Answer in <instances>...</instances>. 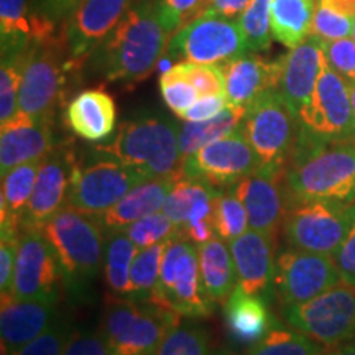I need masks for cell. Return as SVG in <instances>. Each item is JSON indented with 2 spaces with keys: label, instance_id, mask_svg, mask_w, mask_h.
I'll return each instance as SVG.
<instances>
[{
  "label": "cell",
  "instance_id": "1",
  "mask_svg": "<svg viewBox=\"0 0 355 355\" xmlns=\"http://www.w3.org/2000/svg\"><path fill=\"white\" fill-rule=\"evenodd\" d=\"M170 33L159 20L155 0L128 8L123 19L92 53V66L110 83L139 84L153 73Z\"/></svg>",
  "mask_w": 355,
  "mask_h": 355
},
{
  "label": "cell",
  "instance_id": "2",
  "mask_svg": "<svg viewBox=\"0 0 355 355\" xmlns=\"http://www.w3.org/2000/svg\"><path fill=\"white\" fill-rule=\"evenodd\" d=\"M291 206L301 201L355 202V140L324 144L301 132L285 171Z\"/></svg>",
  "mask_w": 355,
  "mask_h": 355
},
{
  "label": "cell",
  "instance_id": "3",
  "mask_svg": "<svg viewBox=\"0 0 355 355\" xmlns=\"http://www.w3.org/2000/svg\"><path fill=\"white\" fill-rule=\"evenodd\" d=\"M42 234L58 257L66 290L73 298H84L104 270L107 232L99 217L64 206Z\"/></svg>",
  "mask_w": 355,
  "mask_h": 355
},
{
  "label": "cell",
  "instance_id": "4",
  "mask_svg": "<svg viewBox=\"0 0 355 355\" xmlns=\"http://www.w3.org/2000/svg\"><path fill=\"white\" fill-rule=\"evenodd\" d=\"M180 123L155 110H140L122 122L112 141L96 145L101 152L140 168L153 178L180 176Z\"/></svg>",
  "mask_w": 355,
  "mask_h": 355
},
{
  "label": "cell",
  "instance_id": "5",
  "mask_svg": "<svg viewBox=\"0 0 355 355\" xmlns=\"http://www.w3.org/2000/svg\"><path fill=\"white\" fill-rule=\"evenodd\" d=\"M175 311L109 295L99 331L114 355H153L168 332L181 322Z\"/></svg>",
  "mask_w": 355,
  "mask_h": 355
},
{
  "label": "cell",
  "instance_id": "6",
  "mask_svg": "<svg viewBox=\"0 0 355 355\" xmlns=\"http://www.w3.org/2000/svg\"><path fill=\"white\" fill-rule=\"evenodd\" d=\"M148 180V175L140 168L91 146L83 158H78L68 206L99 217Z\"/></svg>",
  "mask_w": 355,
  "mask_h": 355
},
{
  "label": "cell",
  "instance_id": "7",
  "mask_svg": "<svg viewBox=\"0 0 355 355\" xmlns=\"http://www.w3.org/2000/svg\"><path fill=\"white\" fill-rule=\"evenodd\" d=\"M79 66L71 60L66 42L48 38L26 50L19 89V110L38 121H51L63 101L68 73Z\"/></svg>",
  "mask_w": 355,
  "mask_h": 355
},
{
  "label": "cell",
  "instance_id": "8",
  "mask_svg": "<svg viewBox=\"0 0 355 355\" xmlns=\"http://www.w3.org/2000/svg\"><path fill=\"white\" fill-rule=\"evenodd\" d=\"M150 303L189 319L207 318L214 311V303L207 298L201 283L198 245L181 230L166 242L158 285Z\"/></svg>",
  "mask_w": 355,
  "mask_h": 355
},
{
  "label": "cell",
  "instance_id": "9",
  "mask_svg": "<svg viewBox=\"0 0 355 355\" xmlns=\"http://www.w3.org/2000/svg\"><path fill=\"white\" fill-rule=\"evenodd\" d=\"M241 127L261 166H288L300 135V121L278 89L263 92L248 105Z\"/></svg>",
  "mask_w": 355,
  "mask_h": 355
},
{
  "label": "cell",
  "instance_id": "10",
  "mask_svg": "<svg viewBox=\"0 0 355 355\" xmlns=\"http://www.w3.org/2000/svg\"><path fill=\"white\" fill-rule=\"evenodd\" d=\"M355 224V202L301 201L293 204L283 222L288 247L332 255Z\"/></svg>",
  "mask_w": 355,
  "mask_h": 355
},
{
  "label": "cell",
  "instance_id": "11",
  "mask_svg": "<svg viewBox=\"0 0 355 355\" xmlns=\"http://www.w3.org/2000/svg\"><path fill=\"white\" fill-rule=\"evenodd\" d=\"M288 326L324 347L355 339V286L340 282L303 304L282 309Z\"/></svg>",
  "mask_w": 355,
  "mask_h": 355
},
{
  "label": "cell",
  "instance_id": "12",
  "mask_svg": "<svg viewBox=\"0 0 355 355\" xmlns=\"http://www.w3.org/2000/svg\"><path fill=\"white\" fill-rule=\"evenodd\" d=\"M301 132L324 144L355 140V115L349 84L324 58L311 99L298 114Z\"/></svg>",
  "mask_w": 355,
  "mask_h": 355
},
{
  "label": "cell",
  "instance_id": "13",
  "mask_svg": "<svg viewBox=\"0 0 355 355\" xmlns=\"http://www.w3.org/2000/svg\"><path fill=\"white\" fill-rule=\"evenodd\" d=\"M248 51L239 21L207 10L178 30L168 44V56L176 61L222 66Z\"/></svg>",
  "mask_w": 355,
  "mask_h": 355
},
{
  "label": "cell",
  "instance_id": "14",
  "mask_svg": "<svg viewBox=\"0 0 355 355\" xmlns=\"http://www.w3.org/2000/svg\"><path fill=\"white\" fill-rule=\"evenodd\" d=\"M261 166V162L248 144L242 127L222 139L211 141L181 165V180L196 181L214 189H232Z\"/></svg>",
  "mask_w": 355,
  "mask_h": 355
},
{
  "label": "cell",
  "instance_id": "15",
  "mask_svg": "<svg viewBox=\"0 0 355 355\" xmlns=\"http://www.w3.org/2000/svg\"><path fill=\"white\" fill-rule=\"evenodd\" d=\"M340 282L332 255L288 247L277 257L273 288L279 309L303 304Z\"/></svg>",
  "mask_w": 355,
  "mask_h": 355
},
{
  "label": "cell",
  "instance_id": "16",
  "mask_svg": "<svg viewBox=\"0 0 355 355\" xmlns=\"http://www.w3.org/2000/svg\"><path fill=\"white\" fill-rule=\"evenodd\" d=\"M64 285L60 261L51 243L40 230H24L17 248L15 273L10 295L15 300H60Z\"/></svg>",
  "mask_w": 355,
  "mask_h": 355
},
{
  "label": "cell",
  "instance_id": "17",
  "mask_svg": "<svg viewBox=\"0 0 355 355\" xmlns=\"http://www.w3.org/2000/svg\"><path fill=\"white\" fill-rule=\"evenodd\" d=\"M78 158L71 144L58 145L50 155L42 159L37 183L21 217L24 230H40L68 206L71 181Z\"/></svg>",
  "mask_w": 355,
  "mask_h": 355
},
{
  "label": "cell",
  "instance_id": "18",
  "mask_svg": "<svg viewBox=\"0 0 355 355\" xmlns=\"http://www.w3.org/2000/svg\"><path fill=\"white\" fill-rule=\"evenodd\" d=\"M286 168L260 166L235 186L234 191L245 206L248 227L278 237L291 202L285 183Z\"/></svg>",
  "mask_w": 355,
  "mask_h": 355
},
{
  "label": "cell",
  "instance_id": "19",
  "mask_svg": "<svg viewBox=\"0 0 355 355\" xmlns=\"http://www.w3.org/2000/svg\"><path fill=\"white\" fill-rule=\"evenodd\" d=\"M130 3L132 0H79L64 28L71 60L81 66L119 25Z\"/></svg>",
  "mask_w": 355,
  "mask_h": 355
},
{
  "label": "cell",
  "instance_id": "20",
  "mask_svg": "<svg viewBox=\"0 0 355 355\" xmlns=\"http://www.w3.org/2000/svg\"><path fill=\"white\" fill-rule=\"evenodd\" d=\"M277 239L257 230H247L230 242V252L237 270V285L248 295L268 300L277 266Z\"/></svg>",
  "mask_w": 355,
  "mask_h": 355
},
{
  "label": "cell",
  "instance_id": "21",
  "mask_svg": "<svg viewBox=\"0 0 355 355\" xmlns=\"http://www.w3.org/2000/svg\"><path fill=\"white\" fill-rule=\"evenodd\" d=\"M58 146L51 121H38L20 112L0 128V171L40 162Z\"/></svg>",
  "mask_w": 355,
  "mask_h": 355
},
{
  "label": "cell",
  "instance_id": "22",
  "mask_svg": "<svg viewBox=\"0 0 355 355\" xmlns=\"http://www.w3.org/2000/svg\"><path fill=\"white\" fill-rule=\"evenodd\" d=\"M56 301L15 300L10 293H2L0 308V336L12 352L24 347L58 319Z\"/></svg>",
  "mask_w": 355,
  "mask_h": 355
},
{
  "label": "cell",
  "instance_id": "23",
  "mask_svg": "<svg viewBox=\"0 0 355 355\" xmlns=\"http://www.w3.org/2000/svg\"><path fill=\"white\" fill-rule=\"evenodd\" d=\"M324 61L322 40L311 35L282 58L278 91L296 115L311 99Z\"/></svg>",
  "mask_w": 355,
  "mask_h": 355
},
{
  "label": "cell",
  "instance_id": "24",
  "mask_svg": "<svg viewBox=\"0 0 355 355\" xmlns=\"http://www.w3.org/2000/svg\"><path fill=\"white\" fill-rule=\"evenodd\" d=\"M222 69L225 76L227 104L248 107L263 92L278 89L282 58L268 61L261 56L245 53L222 64Z\"/></svg>",
  "mask_w": 355,
  "mask_h": 355
},
{
  "label": "cell",
  "instance_id": "25",
  "mask_svg": "<svg viewBox=\"0 0 355 355\" xmlns=\"http://www.w3.org/2000/svg\"><path fill=\"white\" fill-rule=\"evenodd\" d=\"M224 324L234 344L250 349L282 322L273 318L265 298L248 295L237 285L224 303Z\"/></svg>",
  "mask_w": 355,
  "mask_h": 355
},
{
  "label": "cell",
  "instance_id": "26",
  "mask_svg": "<svg viewBox=\"0 0 355 355\" xmlns=\"http://www.w3.org/2000/svg\"><path fill=\"white\" fill-rule=\"evenodd\" d=\"M64 122L74 135L86 141L109 139L117 122V109L112 96L102 87L79 92L64 110Z\"/></svg>",
  "mask_w": 355,
  "mask_h": 355
},
{
  "label": "cell",
  "instance_id": "27",
  "mask_svg": "<svg viewBox=\"0 0 355 355\" xmlns=\"http://www.w3.org/2000/svg\"><path fill=\"white\" fill-rule=\"evenodd\" d=\"M180 176L153 178L133 188L127 196L99 216V220L105 232H123L128 225L141 217L155 214L163 209L168 194L171 193Z\"/></svg>",
  "mask_w": 355,
  "mask_h": 355
},
{
  "label": "cell",
  "instance_id": "28",
  "mask_svg": "<svg viewBox=\"0 0 355 355\" xmlns=\"http://www.w3.org/2000/svg\"><path fill=\"white\" fill-rule=\"evenodd\" d=\"M55 21L30 13L26 0H0V38L2 55L24 53L35 42L53 38Z\"/></svg>",
  "mask_w": 355,
  "mask_h": 355
},
{
  "label": "cell",
  "instance_id": "29",
  "mask_svg": "<svg viewBox=\"0 0 355 355\" xmlns=\"http://www.w3.org/2000/svg\"><path fill=\"white\" fill-rule=\"evenodd\" d=\"M40 162L24 163L12 168L2 176V196H0V235L3 237H20L21 217L32 196Z\"/></svg>",
  "mask_w": 355,
  "mask_h": 355
},
{
  "label": "cell",
  "instance_id": "30",
  "mask_svg": "<svg viewBox=\"0 0 355 355\" xmlns=\"http://www.w3.org/2000/svg\"><path fill=\"white\" fill-rule=\"evenodd\" d=\"M199 273L207 298L214 304H224L237 286V270L230 248L220 237L199 243Z\"/></svg>",
  "mask_w": 355,
  "mask_h": 355
},
{
  "label": "cell",
  "instance_id": "31",
  "mask_svg": "<svg viewBox=\"0 0 355 355\" xmlns=\"http://www.w3.org/2000/svg\"><path fill=\"white\" fill-rule=\"evenodd\" d=\"M314 12L316 0H273V38L288 48H296L311 33Z\"/></svg>",
  "mask_w": 355,
  "mask_h": 355
},
{
  "label": "cell",
  "instance_id": "32",
  "mask_svg": "<svg viewBox=\"0 0 355 355\" xmlns=\"http://www.w3.org/2000/svg\"><path fill=\"white\" fill-rule=\"evenodd\" d=\"M245 112L247 107L227 104V107L209 121L186 122L184 125H181L180 130L181 157L183 159L188 158L189 155L196 153L198 150L209 145L211 141L219 140L222 137L237 130L243 117H245Z\"/></svg>",
  "mask_w": 355,
  "mask_h": 355
},
{
  "label": "cell",
  "instance_id": "33",
  "mask_svg": "<svg viewBox=\"0 0 355 355\" xmlns=\"http://www.w3.org/2000/svg\"><path fill=\"white\" fill-rule=\"evenodd\" d=\"M137 248L125 232H107L105 239L104 278L109 295L117 298L130 296V268L135 259Z\"/></svg>",
  "mask_w": 355,
  "mask_h": 355
},
{
  "label": "cell",
  "instance_id": "34",
  "mask_svg": "<svg viewBox=\"0 0 355 355\" xmlns=\"http://www.w3.org/2000/svg\"><path fill=\"white\" fill-rule=\"evenodd\" d=\"M166 242L139 248L130 268V296L128 300L150 303L155 288L158 285L162 260L165 254Z\"/></svg>",
  "mask_w": 355,
  "mask_h": 355
},
{
  "label": "cell",
  "instance_id": "35",
  "mask_svg": "<svg viewBox=\"0 0 355 355\" xmlns=\"http://www.w3.org/2000/svg\"><path fill=\"white\" fill-rule=\"evenodd\" d=\"M326 349L311 337L282 324L273 327L260 343L247 349L245 355H324Z\"/></svg>",
  "mask_w": 355,
  "mask_h": 355
},
{
  "label": "cell",
  "instance_id": "36",
  "mask_svg": "<svg viewBox=\"0 0 355 355\" xmlns=\"http://www.w3.org/2000/svg\"><path fill=\"white\" fill-rule=\"evenodd\" d=\"M220 193V189H214L207 184L181 180L180 178V181L175 184V188L168 194L166 201L163 204V214L170 217L173 224L181 230L199 201L207 198H216Z\"/></svg>",
  "mask_w": 355,
  "mask_h": 355
},
{
  "label": "cell",
  "instance_id": "37",
  "mask_svg": "<svg viewBox=\"0 0 355 355\" xmlns=\"http://www.w3.org/2000/svg\"><path fill=\"white\" fill-rule=\"evenodd\" d=\"M212 219H214L216 235L222 241L232 242L247 232L248 214L243 202L235 194L234 188L222 191L214 199L212 206Z\"/></svg>",
  "mask_w": 355,
  "mask_h": 355
},
{
  "label": "cell",
  "instance_id": "38",
  "mask_svg": "<svg viewBox=\"0 0 355 355\" xmlns=\"http://www.w3.org/2000/svg\"><path fill=\"white\" fill-rule=\"evenodd\" d=\"M153 355H212L207 331L199 324H178L168 332Z\"/></svg>",
  "mask_w": 355,
  "mask_h": 355
},
{
  "label": "cell",
  "instance_id": "39",
  "mask_svg": "<svg viewBox=\"0 0 355 355\" xmlns=\"http://www.w3.org/2000/svg\"><path fill=\"white\" fill-rule=\"evenodd\" d=\"M272 3L273 0H252L239 19L248 51L268 50L272 44Z\"/></svg>",
  "mask_w": 355,
  "mask_h": 355
},
{
  "label": "cell",
  "instance_id": "40",
  "mask_svg": "<svg viewBox=\"0 0 355 355\" xmlns=\"http://www.w3.org/2000/svg\"><path fill=\"white\" fill-rule=\"evenodd\" d=\"M24 53H6L2 55L0 68V122L12 121L19 114V89L24 71Z\"/></svg>",
  "mask_w": 355,
  "mask_h": 355
},
{
  "label": "cell",
  "instance_id": "41",
  "mask_svg": "<svg viewBox=\"0 0 355 355\" xmlns=\"http://www.w3.org/2000/svg\"><path fill=\"white\" fill-rule=\"evenodd\" d=\"M159 91H162V97L165 101L166 107L171 112H175L180 119L201 97L198 89L178 71L176 66H171L170 69L162 73V78H159Z\"/></svg>",
  "mask_w": 355,
  "mask_h": 355
},
{
  "label": "cell",
  "instance_id": "42",
  "mask_svg": "<svg viewBox=\"0 0 355 355\" xmlns=\"http://www.w3.org/2000/svg\"><path fill=\"white\" fill-rule=\"evenodd\" d=\"M123 232L135 243L137 248H145L155 245V243L168 242L173 235L180 232V229L163 212L162 214L155 212V214L145 216L137 222H133Z\"/></svg>",
  "mask_w": 355,
  "mask_h": 355
},
{
  "label": "cell",
  "instance_id": "43",
  "mask_svg": "<svg viewBox=\"0 0 355 355\" xmlns=\"http://www.w3.org/2000/svg\"><path fill=\"white\" fill-rule=\"evenodd\" d=\"M155 6L163 26L171 35L209 10L211 0H155Z\"/></svg>",
  "mask_w": 355,
  "mask_h": 355
},
{
  "label": "cell",
  "instance_id": "44",
  "mask_svg": "<svg viewBox=\"0 0 355 355\" xmlns=\"http://www.w3.org/2000/svg\"><path fill=\"white\" fill-rule=\"evenodd\" d=\"M188 81L202 96H225V76L222 66L198 64L191 61H180L175 64Z\"/></svg>",
  "mask_w": 355,
  "mask_h": 355
},
{
  "label": "cell",
  "instance_id": "45",
  "mask_svg": "<svg viewBox=\"0 0 355 355\" xmlns=\"http://www.w3.org/2000/svg\"><path fill=\"white\" fill-rule=\"evenodd\" d=\"M354 24L355 19L352 17L318 3L311 33L321 38L322 42H334V40L349 38L350 35H354Z\"/></svg>",
  "mask_w": 355,
  "mask_h": 355
},
{
  "label": "cell",
  "instance_id": "46",
  "mask_svg": "<svg viewBox=\"0 0 355 355\" xmlns=\"http://www.w3.org/2000/svg\"><path fill=\"white\" fill-rule=\"evenodd\" d=\"M71 331L73 329L64 319H58L43 334H40L32 343L12 352V355H63Z\"/></svg>",
  "mask_w": 355,
  "mask_h": 355
},
{
  "label": "cell",
  "instance_id": "47",
  "mask_svg": "<svg viewBox=\"0 0 355 355\" xmlns=\"http://www.w3.org/2000/svg\"><path fill=\"white\" fill-rule=\"evenodd\" d=\"M326 63L347 83H355V40L340 38L322 42Z\"/></svg>",
  "mask_w": 355,
  "mask_h": 355
},
{
  "label": "cell",
  "instance_id": "48",
  "mask_svg": "<svg viewBox=\"0 0 355 355\" xmlns=\"http://www.w3.org/2000/svg\"><path fill=\"white\" fill-rule=\"evenodd\" d=\"M63 355H114L101 331L74 329L66 343Z\"/></svg>",
  "mask_w": 355,
  "mask_h": 355
},
{
  "label": "cell",
  "instance_id": "49",
  "mask_svg": "<svg viewBox=\"0 0 355 355\" xmlns=\"http://www.w3.org/2000/svg\"><path fill=\"white\" fill-rule=\"evenodd\" d=\"M332 257L339 270L340 279L350 286H355V224Z\"/></svg>",
  "mask_w": 355,
  "mask_h": 355
},
{
  "label": "cell",
  "instance_id": "50",
  "mask_svg": "<svg viewBox=\"0 0 355 355\" xmlns=\"http://www.w3.org/2000/svg\"><path fill=\"white\" fill-rule=\"evenodd\" d=\"M0 293H10L20 237H0Z\"/></svg>",
  "mask_w": 355,
  "mask_h": 355
},
{
  "label": "cell",
  "instance_id": "51",
  "mask_svg": "<svg viewBox=\"0 0 355 355\" xmlns=\"http://www.w3.org/2000/svg\"><path fill=\"white\" fill-rule=\"evenodd\" d=\"M227 107V97L225 96H202L194 102L183 117L186 122H204L219 115Z\"/></svg>",
  "mask_w": 355,
  "mask_h": 355
},
{
  "label": "cell",
  "instance_id": "52",
  "mask_svg": "<svg viewBox=\"0 0 355 355\" xmlns=\"http://www.w3.org/2000/svg\"><path fill=\"white\" fill-rule=\"evenodd\" d=\"M78 3L79 0H40L38 13L55 21L69 15Z\"/></svg>",
  "mask_w": 355,
  "mask_h": 355
},
{
  "label": "cell",
  "instance_id": "53",
  "mask_svg": "<svg viewBox=\"0 0 355 355\" xmlns=\"http://www.w3.org/2000/svg\"><path fill=\"white\" fill-rule=\"evenodd\" d=\"M252 0H211L209 10L219 13L225 19H235L239 13H243L250 6Z\"/></svg>",
  "mask_w": 355,
  "mask_h": 355
},
{
  "label": "cell",
  "instance_id": "54",
  "mask_svg": "<svg viewBox=\"0 0 355 355\" xmlns=\"http://www.w3.org/2000/svg\"><path fill=\"white\" fill-rule=\"evenodd\" d=\"M318 3H322V6L334 8V10L355 19V0H318Z\"/></svg>",
  "mask_w": 355,
  "mask_h": 355
},
{
  "label": "cell",
  "instance_id": "55",
  "mask_svg": "<svg viewBox=\"0 0 355 355\" xmlns=\"http://www.w3.org/2000/svg\"><path fill=\"white\" fill-rule=\"evenodd\" d=\"M324 355H355V339L336 345V347L326 349V354Z\"/></svg>",
  "mask_w": 355,
  "mask_h": 355
},
{
  "label": "cell",
  "instance_id": "56",
  "mask_svg": "<svg viewBox=\"0 0 355 355\" xmlns=\"http://www.w3.org/2000/svg\"><path fill=\"white\" fill-rule=\"evenodd\" d=\"M212 355H242L241 352H237V350L230 349V347H222V349H217L212 352Z\"/></svg>",
  "mask_w": 355,
  "mask_h": 355
},
{
  "label": "cell",
  "instance_id": "57",
  "mask_svg": "<svg viewBox=\"0 0 355 355\" xmlns=\"http://www.w3.org/2000/svg\"><path fill=\"white\" fill-rule=\"evenodd\" d=\"M349 84V92H350V102H352V110L355 115V83H347Z\"/></svg>",
  "mask_w": 355,
  "mask_h": 355
},
{
  "label": "cell",
  "instance_id": "58",
  "mask_svg": "<svg viewBox=\"0 0 355 355\" xmlns=\"http://www.w3.org/2000/svg\"><path fill=\"white\" fill-rule=\"evenodd\" d=\"M0 355H12V350L8 349L3 343H2V345H0Z\"/></svg>",
  "mask_w": 355,
  "mask_h": 355
},
{
  "label": "cell",
  "instance_id": "59",
  "mask_svg": "<svg viewBox=\"0 0 355 355\" xmlns=\"http://www.w3.org/2000/svg\"><path fill=\"white\" fill-rule=\"evenodd\" d=\"M354 40H355V24H354Z\"/></svg>",
  "mask_w": 355,
  "mask_h": 355
}]
</instances>
